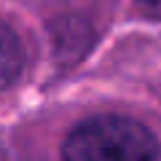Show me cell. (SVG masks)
I'll use <instances>...</instances> for the list:
<instances>
[{
  "label": "cell",
  "instance_id": "obj_2",
  "mask_svg": "<svg viewBox=\"0 0 161 161\" xmlns=\"http://www.w3.org/2000/svg\"><path fill=\"white\" fill-rule=\"evenodd\" d=\"M22 64H24V51L16 32L0 22V92L16 80Z\"/></svg>",
  "mask_w": 161,
  "mask_h": 161
},
{
  "label": "cell",
  "instance_id": "obj_3",
  "mask_svg": "<svg viewBox=\"0 0 161 161\" xmlns=\"http://www.w3.org/2000/svg\"><path fill=\"white\" fill-rule=\"evenodd\" d=\"M140 6H142V11H148L150 16H158L161 19V0H137Z\"/></svg>",
  "mask_w": 161,
  "mask_h": 161
},
{
  "label": "cell",
  "instance_id": "obj_1",
  "mask_svg": "<svg viewBox=\"0 0 161 161\" xmlns=\"http://www.w3.org/2000/svg\"><path fill=\"white\" fill-rule=\"evenodd\" d=\"M64 161H161V145L148 126L126 115H94L67 134Z\"/></svg>",
  "mask_w": 161,
  "mask_h": 161
}]
</instances>
